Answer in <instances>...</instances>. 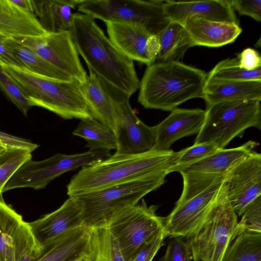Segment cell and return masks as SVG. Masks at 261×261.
<instances>
[{
    "label": "cell",
    "instance_id": "obj_1",
    "mask_svg": "<svg viewBox=\"0 0 261 261\" xmlns=\"http://www.w3.org/2000/svg\"><path fill=\"white\" fill-rule=\"evenodd\" d=\"M69 31L76 50L89 70L129 96L139 89L140 81L133 60L112 43L94 18L75 13Z\"/></svg>",
    "mask_w": 261,
    "mask_h": 261
},
{
    "label": "cell",
    "instance_id": "obj_2",
    "mask_svg": "<svg viewBox=\"0 0 261 261\" xmlns=\"http://www.w3.org/2000/svg\"><path fill=\"white\" fill-rule=\"evenodd\" d=\"M177 158V152L171 149L111 154L93 165L82 167L68 184L67 195L74 196L164 170L172 172Z\"/></svg>",
    "mask_w": 261,
    "mask_h": 261
},
{
    "label": "cell",
    "instance_id": "obj_3",
    "mask_svg": "<svg viewBox=\"0 0 261 261\" xmlns=\"http://www.w3.org/2000/svg\"><path fill=\"white\" fill-rule=\"evenodd\" d=\"M207 73L179 61L147 66L138 101L145 108L172 111L187 100L203 97Z\"/></svg>",
    "mask_w": 261,
    "mask_h": 261
},
{
    "label": "cell",
    "instance_id": "obj_4",
    "mask_svg": "<svg viewBox=\"0 0 261 261\" xmlns=\"http://www.w3.org/2000/svg\"><path fill=\"white\" fill-rule=\"evenodd\" d=\"M20 88L31 107L47 109L65 119L93 118L78 81H61L38 75L22 66H1Z\"/></svg>",
    "mask_w": 261,
    "mask_h": 261
},
{
    "label": "cell",
    "instance_id": "obj_5",
    "mask_svg": "<svg viewBox=\"0 0 261 261\" xmlns=\"http://www.w3.org/2000/svg\"><path fill=\"white\" fill-rule=\"evenodd\" d=\"M170 173L169 170H164L69 197L80 205L84 226L89 229L105 227L121 211L137 204L162 185Z\"/></svg>",
    "mask_w": 261,
    "mask_h": 261
},
{
    "label": "cell",
    "instance_id": "obj_6",
    "mask_svg": "<svg viewBox=\"0 0 261 261\" xmlns=\"http://www.w3.org/2000/svg\"><path fill=\"white\" fill-rule=\"evenodd\" d=\"M260 100L224 101L207 106L203 126L194 144L210 143L223 149L250 127L261 129Z\"/></svg>",
    "mask_w": 261,
    "mask_h": 261
},
{
    "label": "cell",
    "instance_id": "obj_7",
    "mask_svg": "<svg viewBox=\"0 0 261 261\" xmlns=\"http://www.w3.org/2000/svg\"><path fill=\"white\" fill-rule=\"evenodd\" d=\"M238 235V216L228 200L224 180L206 220L194 236L187 238L192 259L220 261Z\"/></svg>",
    "mask_w": 261,
    "mask_h": 261
},
{
    "label": "cell",
    "instance_id": "obj_8",
    "mask_svg": "<svg viewBox=\"0 0 261 261\" xmlns=\"http://www.w3.org/2000/svg\"><path fill=\"white\" fill-rule=\"evenodd\" d=\"M158 208L148 206L142 199L141 203L121 211L108 224L125 261H130L164 231L165 217L156 215Z\"/></svg>",
    "mask_w": 261,
    "mask_h": 261
},
{
    "label": "cell",
    "instance_id": "obj_9",
    "mask_svg": "<svg viewBox=\"0 0 261 261\" xmlns=\"http://www.w3.org/2000/svg\"><path fill=\"white\" fill-rule=\"evenodd\" d=\"M160 1L79 0V11L103 21L136 23L158 36L171 21Z\"/></svg>",
    "mask_w": 261,
    "mask_h": 261
},
{
    "label": "cell",
    "instance_id": "obj_10",
    "mask_svg": "<svg viewBox=\"0 0 261 261\" xmlns=\"http://www.w3.org/2000/svg\"><path fill=\"white\" fill-rule=\"evenodd\" d=\"M111 155L105 150L89 149L77 154L57 153L39 161L24 162L5 185L3 193L20 188L42 189L61 174L79 167L93 165Z\"/></svg>",
    "mask_w": 261,
    "mask_h": 261
},
{
    "label": "cell",
    "instance_id": "obj_11",
    "mask_svg": "<svg viewBox=\"0 0 261 261\" xmlns=\"http://www.w3.org/2000/svg\"><path fill=\"white\" fill-rule=\"evenodd\" d=\"M99 79L114 110L117 144L115 153L139 154L152 150L155 142V127L147 126L138 118L130 107L127 94Z\"/></svg>",
    "mask_w": 261,
    "mask_h": 261
},
{
    "label": "cell",
    "instance_id": "obj_12",
    "mask_svg": "<svg viewBox=\"0 0 261 261\" xmlns=\"http://www.w3.org/2000/svg\"><path fill=\"white\" fill-rule=\"evenodd\" d=\"M18 40L73 79L82 85L86 82L87 74L81 63L69 30L46 32L40 36Z\"/></svg>",
    "mask_w": 261,
    "mask_h": 261
},
{
    "label": "cell",
    "instance_id": "obj_13",
    "mask_svg": "<svg viewBox=\"0 0 261 261\" xmlns=\"http://www.w3.org/2000/svg\"><path fill=\"white\" fill-rule=\"evenodd\" d=\"M224 180L213 184L191 199L175 203L165 218V237L188 238L194 236L206 220Z\"/></svg>",
    "mask_w": 261,
    "mask_h": 261
},
{
    "label": "cell",
    "instance_id": "obj_14",
    "mask_svg": "<svg viewBox=\"0 0 261 261\" xmlns=\"http://www.w3.org/2000/svg\"><path fill=\"white\" fill-rule=\"evenodd\" d=\"M29 222L0 196V261H20L32 253H42Z\"/></svg>",
    "mask_w": 261,
    "mask_h": 261
},
{
    "label": "cell",
    "instance_id": "obj_15",
    "mask_svg": "<svg viewBox=\"0 0 261 261\" xmlns=\"http://www.w3.org/2000/svg\"><path fill=\"white\" fill-rule=\"evenodd\" d=\"M227 196L237 216L261 195V154L253 151L224 174Z\"/></svg>",
    "mask_w": 261,
    "mask_h": 261
},
{
    "label": "cell",
    "instance_id": "obj_16",
    "mask_svg": "<svg viewBox=\"0 0 261 261\" xmlns=\"http://www.w3.org/2000/svg\"><path fill=\"white\" fill-rule=\"evenodd\" d=\"M29 224L43 248L66 232L84 226L82 208L76 200L69 197L57 210Z\"/></svg>",
    "mask_w": 261,
    "mask_h": 261
},
{
    "label": "cell",
    "instance_id": "obj_17",
    "mask_svg": "<svg viewBox=\"0 0 261 261\" xmlns=\"http://www.w3.org/2000/svg\"><path fill=\"white\" fill-rule=\"evenodd\" d=\"M205 110L176 108L154 126L155 142L152 150L166 151L178 139L198 134L204 122Z\"/></svg>",
    "mask_w": 261,
    "mask_h": 261
},
{
    "label": "cell",
    "instance_id": "obj_18",
    "mask_svg": "<svg viewBox=\"0 0 261 261\" xmlns=\"http://www.w3.org/2000/svg\"><path fill=\"white\" fill-rule=\"evenodd\" d=\"M165 14L171 21L182 23L188 17L195 16L219 22L239 24L229 0L196 2L164 1Z\"/></svg>",
    "mask_w": 261,
    "mask_h": 261
},
{
    "label": "cell",
    "instance_id": "obj_19",
    "mask_svg": "<svg viewBox=\"0 0 261 261\" xmlns=\"http://www.w3.org/2000/svg\"><path fill=\"white\" fill-rule=\"evenodd\" d=\"M109 39L123 54L132 60L152 64L146 51V43L150 33L139 23L108 21L106 22Z\"/></svg>",
    "mask_w": 261,
    "mask_h": 261
},
{
    "label": "cell",
    "instance_id": "obj_20",
    "mask_svg": "<svg viewBox=\"0 0 261 261\" xmlns=\"http://www.w3.org/2000/svg\"><path fill=\"white\" fill-rule=\"evenodd\" d=\"M182 24L194 46L219 47L232 43L242 32L239 24L212 21L192 16Z\"/></svg>",
    "mask_w": 261,
    "mask_h": 261
},
{
    "label": "cell",
    "instance_id": "obj_21",
    "mask_svg": "<svg viewBox=\"0 0 261 261\" xmlns=\"http://www.w3.org/2000/svg\"><path fill=\"white\" fill-rule=\"evenodd\" d=\"M46 32L34 14L22 10L11 0H0V35L20 39Z\"/></svg>",
    "mask_w": 261,
    "mask_h": 261
},
{
    "label": "cell",
    "instance_id": "obj_22",
    "mask_svg": "<svg viewBox=\"0 0 261 261\" xmlns=\"http://www.w3.org/2000/svg\"><path fill=\"white\" fill-rule=\"evenodd\" d=\"M90 233L84 226L66 232L43 247L36 261H80L87 253Z\"/></svg>",
    "mask_w": 261,
    "mask_h": 261
},
{
    "label": "cell",
    "instance_id": "obj_23",
    "mask_svg": "<svg viewBox=\"0 0 261 261\" xmlns=\"http://www.w3.org/2000/svg\"><path fill=\"white\" fill-rule=\"evenodd\" d=\"M258 143L250 140L233 148L221 149L214 153L175 171L224 174L229 169L250 154Z\"/></svg>",
    "mask_w": 261,
    "mask_h": 261
},
{
    "label": "cell",
    "instance_id": "obj_24",
    "mask_svg": "<svg viewBox=\"0 0 261 261\" xmlns=\"http://www.w3.org/2000/svg\"><path fill=\"white\" fill-rule=\"evenodd\" d=\"M79 0H33L34 14L47 32L69 30Z\"/></svg>",
    "mask_w": 261,
    "mask_h": 261
},
{
    "label": "cell",
    "instance_id": "obj_25",
    "mask_svg": "<svg viewBox=\"0 0 261 261\" xmlns=\"http://www.w3.org/2000/svg\"><path fill=\"white\" fill-rule=\"evenodd\" d=\"M203 99L207 106L224 101L261 100V81H242L205 84Z\"/></svg>",
    "mask_w": 261,
    "mask_h": 261
},
{
    "label": "cell",
    "instance_id": "obj_26",
    "mask_svg": "<svg viewBox=\"0 0 261 261\" xmlns=\"http://www.w3.org/2000/svg\"><path fill=\"white\" fill-rule=\"evenodd\" d=\"M5 44L23 67L41 76L61 81H71L69 75L50 63L18 39L6 38Z\"/></svg>",
    "mask_w": 261,
    "mask_h": 261
},
{
    "label": "cell",
    "instance_id": "obj_27",
    "mask_svg": "<svg viewBox=\"0 0 261 261\" xmlns=\"http://www.w3.org/2000/svg\"><path fill=\"white\" fill-rule=\"evenodd\" d=\"M89 73L83 85L88 107L93 118L115 133L114 113L111 100L98 76L92 71L89 70Z\"/></svg>",
    "mask_w": 261,
    "mask_h": 261
},
{
    "label": "cell",
    "instance_id": "obj_28",
    "mask_svg": "<svg viewBox=\"0 0 261 261\" xmlns=\"http://www.w3.org/2000/svg\"><path fill=\"white\" fill-rule=\"evenodd\" d=\"M158 37L160 46L157 62L179 61L186 50L194 46L184 26L176 21H171Z\"/></svg>",
    "mask_w": 261,
    "mask_h": 261
},
{
    "label": "cell",
    "instance_id": "obj_29",
    "mask_svg": "<svg viewBox=\"0 0 261 261\" xmlns=\"http://www.w3.org/2000/svg\"><path fill=\"white\" fill-rule=\"evenodd\" d=\"M72 134L85 139L89 149L110 151L116 150L117 140L114 132L94 118L81 120Z\"/></svg>",
    "mask_w": 261,
    "mask_h": 261
},
{
    "label": "cell",
    "instance_id": "obj_30",
    "mask_svg": "<svg viewBox=\"0 0 261 261\" xmlns=\"http://www.w3.org/2000/svg\"><path fill=\"white\" fill-rule=\"evenodd\" d=\"M86 255L92 261H125L107 226L90 229Z\"/></svg>",
    "mask_w": 261,
    "mask_h": 261
},
{
    "label": "cell",
    "instance_id": "obj_31",
    "mask_svg": "<svg viewBox=\"0 0 261 261\" xmlns=\"http://www.w3.org/2000/svg\"><path fill=\"white\" fill-rule=\"evenodd\" d=\"M220 261H261V233L243 231L231 242Z\"/></svg>",
    "mask_w": 261,
    "mask_h": 261
},
{
    "label": "cell",
    "instance_id": "obj_32",
    "mask_svg": "<svg viewBox=\"0 0 261 261\" xmlns=\"http://www.w3.org/2000/svg\"><path fill=\"white\" fill-rule=\"evenodd\" d=\"M242 81H261V67L246 70L240 67L238 58L226 59L207 73L205 84Z\"/></svg>",
    "mask_w": 261,
    "mask_h": 261
},
{
    "label": "cell",
    "instance_id": "obj_33",
    "mask_svg": "<svg viewBox=\"0 0 261 261\" xmlns=\"http://www.w3.org/2000/svg\"><path fill=\"white\" fill-rule=\"evenodd\" d=\"M183 190L176 203L182 202L204 191L213 184L224 180V174L180 171Z\"/></svg>",
    "mask_w": 261,
    "mask_h": 261
},
{
    "label": "cell",
    "instance_id": "obj_34",
    "mask_svg": "<svg viewBox=\"0 0 261 261\" xmlns=\"http://www.w3.org/2000/svg\"><path fill=\"white\" fill-rule=\"evenodd\" d=\"M216 145L210 143L194 144L189 147L177 152V158L175 166L172 168V172L179 168L195 163L218 151Z\"/></svg>",
    "mask_w": 261,
    "mask_h": 261
},
{
    "label": "cell",
    "instance_id": "obj_35",
    "mask_svg": "<svg viewBox=\"0 0 261 261\" xmlns=\"http://www.w3.org/2000/svg\"><path fill=\"white\" fill-rule=\"evenodd\" d=\"M32 152L28 149L14 148L0 164V196L5 185L17 169L24 162L32 159Z\"/></svg>",
    "mask_w": 261,
    "mask_h": 261
},
{
    "label": "cell",
    "instance_id": "obj_36",
    "mask_svg": "<svg viewBox=\"0 0 261 261\" xmlns=\"http://www.w3.org/2000/svg\"><path fill=\"white\" fill-rule=\"evenodd\" d=\"M0 89L23 114L27 115L28 111L32 107L29 100L17 84L1 66Z\"/></svg>",
    "mask_w": 261,
    "mask_h": 261
},
{
    "label": "cell",
    "instance_id": "obj_37",
    "mask_svg": "<svg viewBox=\"0 0 261 261\" xmlns=\"http://www.w3.org/2000/svg\"><path fill=\"white\" fill-rule=\"evenodd\" d=\"M241 216L238 222L239 234L244 231L261 233V196L252 201Z\"/></svg>",
    "mask_w": 261,
    "mask_h": 261
},
{
    "label": "cell",
    "instance_id": "obj_38",
    "mask_svg": "<svg viewBox=\"0 0 261 261\" xmlns=\"http://www.w3.org/2000/svg\"><path fill=\"white\" fill-rule=\"evenodd\" d=\"M171 238L160 261H191L192 257L188 239L185 240L181 237Z\"/></svg>",
    "mask_w": 261,
    "mask_h": 261
},
{
    "label": "cell",
    "instance_id": "obj_39",
    "mask_svg": "<svg viewBox=\"0 0 261 261\" xmlns=\"http://www.w3.org/2000/svg\"><path fill=\"white\" fill-rule=\"evenodd\" d=\"M232 8L240 15L249 16L257 21H261L260 0H229Z\"/></svg>",
    "mask_w": 261,
    "mask_h": 261
},
{
    "label": "cell",
    "instance_id": "obj_40",
    "mask_svg": "<svg viewBox=\"0 0 261 261\" xmlns=\"http://www.w3.org/2000/svg\"><path fill=\"white\" fill-rule=\"evenodd\" d=\"M0 144L10 148H24L32 152L39 145L31 141L17 137L13 136L0 131Z\"/></svg>",
    "mask_w": 261,
    "mask_h": 261
},
{
    "label": "cell",
    "instance_id": "obj_41",
    "mask_svg": "<svg viewBox=\"0 0 261 261\" xmlns=\"http://www.w3.org/2000/svg\"><path fill=\"white\" fill-rule=\"evenodd\" d=\"M238 59L240 67L245 69L251 70L261 67L260 55L253 48H247L243 50Z\"/></svg>",
    "mask_w": 261,
    "mask_h": 261
},
{
    "label": "cell",
    "instance_id": "obj_42",
    "mask_svg": "<svg viewBox=\"0 0 261 261\" xmlns=\"http://www.w3.org/2000/svg\"><path fill=\"white\" fill-rule=\"evenodd\" d=\"M6 38L7 37L0 35V66L14 65L23 67L6 46L5 44Z\"/></svg>",
    "mask_w": 261,
    "mask_h": 261
},
{
    "label": "cell",
    "instance_id": "obj_43",
    "mask_svg": "<svg viewBox=\"0 0 261 261\" xmlns=\"http://www.w3.org/2000/svg\"><path fill=\"white\" fill-rule=\"evenodd\" d=\"M165 238L164 232L163 231L152 242L142 249L130 261H145L156 246L164 245V240Z\"/></svg>",
    "mask_w": 261,
    "mask_h": 261
},
{
    "label": "cell",
    "instance_id": "obj_44",
    "mask_svg": "<svg viewBox=\"0 0 261 261\" xmlns=\"http://www.w3.org/2000/svg\"><path fill=\"white\" fill-rule=\"evenodd\" d=\"M160 41L158 36L151 35L146 43L148 57L152 64L155 63L160 50Z\"/></svg>",
    "mask_w": 261,
    "mask_h": 261
},
{
    "label": "cell",
    "instance_id": "obj_45",
    "mask_svg": "<svg viewBox=\"0 0 261 261\" xmlns=\"http://www.w3.org/2000/svg\"><path fill=\"white\" fill-rule=\"evenodd\" d=\"M16 6L22 10L34 14L33 0H11Z\"/></svg>",
    "mask_w": 261,
    "mask_h": 261
},
{
    "label": "cell",
    "instance_id": "obj_46",
    "mask_svg": "<svg viewBox=\"0 0 261 261\" xmlns=\"http://www.w3.org/2000/svg\"><path fill=\"white\" fill-rule=\"evenodd\" d=\"M14 148H8L5 146L0 147V164L7 158L10 152Z\"/></svg>",
    "mask_w": 261,
    "mask_h": 261
},
{
    "label": "cell",
    "instance_id": "obj_47",
    "mask_svg": "<svg viewBox=\"0 0 261 261\" xmlns=\"http://www.w3.org/2000/svg\"><path fill=\"white\" fill-rule=\"evenodd\" d=\"M41 254L42 253H32L23 257L20 261H36Z\"/></svg>",
    "mask_w": 261,
    "mask_h": 261
},
{
    "label": "cell",
    "instance_id": "obj_48",
    "mask_svg": "<svg viewBox=\"0 0 261 261\" xmlns=\"http://www.w3.org/2000/svg\"><path fill=\"white\" fill-rule=\"evenodd\" d=\"M162 245H160L157 246H156L151 252L147 259L145 261H152V259L153 258L154 256L158 251V250L160 249V248L162 246Z\"/></svg>",
    "mask_w": 261,
    "mask_h": 261
},
{
    "label": "cell",
    "instance_id": "obj_49",
    "mask_svg": "<svg viewBox=\"0 0 261 261\" xmlns=\"http://www.w3.org/2000/svg\"><path fill=\"white\" fill-rule=\"evenodd\" d=\"M80 261H92L90 258H89L86 254Z\"/></svg>",
    "mask_w": 261,
    "mask_h": 261
},
{
    "label": "cell",
    "instance_id": "obj_50",
    "mask_svg": "<svg viewBox=\"0 0 261 261\" xmlns=\"http://www.w3.org/2000/svg\"><path fill=\"white\" fill-rule=\"evenodd\" d=\"M3 146H4V145H2L1 144H0V147H3Z\"/></svg>",
    "mask_w": 261,
    "mask_h": 261
}]
</instances>
